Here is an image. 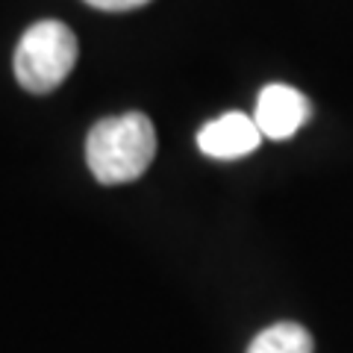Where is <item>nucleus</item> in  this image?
Instances as JSON below:
<instances>
[{
    "instance_id": "obj_4",
    "label": "nucleus",
    "mask_w": 353,
    "mask_h": 353,
    "mask_svg": "<svg viewBox=\"0 0 353 353\" xmlns=\"http://www.w3.org/2000/svg\"><path fill=\"white\" fill-rule=\"evenodd\" d=\"M262 141V132L256 121L245 112H227L197 132V148L212 159H241L250 150H256Z\"/></svg>"
},
{
    "instance_id": "obj_3",
    "label": "nucleus",
    "mask_w": 353,
    "mask_h": 353,
    "mask_svg": "<svg viewBox=\"0 0 353 353\" xmlns=\"http://www.w3.org/2000/svg\"><path fill=\"white\" fill-rule=\"evenodd\" d=\"M309 115H312V103L303 92L285 85V83H268L256 97V109H253V121L265 139L285 141L301 130Z\"/></svg>"
},
{
    "instance_id": "obj_5",
    "label": "nucleus",
    "mask_w": 353,
    "mask_h": 353,
    "mask_svg": "<svg viewBox=\"0 0 353 353\" xmlns=\"http://www.w3.org/2000/svg\"><path fill=\"white\" fill-rule=\"evenodd\" d=\"M248 353H312V336L301 324L283 321V324L262 330L250 341Z\"/></svg>"
},
{
    "instance_id": "obj_1",
    "label": "nucleus",
    "mask_w": 353,
    "mask_h": 353,
    "mask_svg": "<svg viewBox=\"0 0 353 353\" xmlns=\"http://www.w3.org/2000/svg\"><path fill=\"white\" fill-rule=\"evenodd\" d=\"M157 157V127L145 112L103 118L85 139V162L97 183H132L150 168Z\"/></svg>"
},
{
    "instance_id": "obj_6",
    "label": "nucleus",
    "mask_w": 353,
    "mask_h": 353,
    "mask_svg": "<svg viewBox=\"0 0 353 353\" xmlns=\"http://www.w3.org/2000/svg\"><path fill=\"white\" fill-rule=\"evenodd\" d=\"M85 3L94 9H103V12H127V9H139L150 3V0H85Z\"/></svg>"
},
{
    "instance_id": "obj_2",
    "label": "nucleus",
    "mask_w": 353,
    "mask_h": 353,
    "mask_svg": "<svg viewBox=\"0 0 353 353\" xmlns=\"http://www.w3.org/2000/svg\"><path fill=\"white\" fill-rule=\"evenodd\" d=\"M77 62V36L68 24L44 18L21 36L12 68L18 83L32 94H48L65 83Z\"/></svg>"
}]
</instances>
